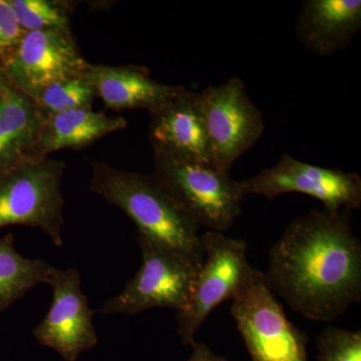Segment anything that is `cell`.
<instances>
[{
  "mask_svg": "<svg viewBox=\"0 0 361 361\" xmlns=\"http://www.w3.org/2000/svg\"><path fill=\"white\" fill-rule=\"evenodd\" d=\"M85 77L97 97L116 111L145 110L152 113L174 99L185 89L157 82L148 68L140 66H106L90 63Z\"/></svg>",
  "mask_w": 361,
  "mask_h": 361,
  "instance_id": "4fadbf2b",
  "label": "cell"
},
{
  "mask_svg": "<svg viewBox=\"0 0 361 361\" xmlns=\"http://www.w3.org/2000/svg\"><path fill=\"white\" fill-rule=\"evenodd\" d=\"M44 118L30 97L7 85L0 97V174L32 159Z\"/></svg>",
  "mask_w": 361,
  "mask_h": 361,
  "instance_id": "2e32d148",
  "label": "cell"
},
{
  "mask_svg": "<svg viewBox=\"0 0 361 361\" xmlns=\"http://www.w3.org/2000/svg\"><path fill=\"white\" fill-rule=\"evenodd\" d=\"M156 179L180 210L207 231L224 233L241 215V182L210 164L154 152Z\"/></svg>",
  "mask_w": 361,
  "mask_h": 361,
  "instance_id": "3957f363",
  "label": "cell"
},
{
  "mask_svg": "<svg viewBox=\"0 0 361 361\" xmlns=\"http://www.w3.org/2000/svg\"><path fill=\"white\" fill-rule=\"evenodd\" d=\"M89 61L71 30L26 32L2 63L7 82L28 97L63 80L85 77Z\"/></svg>",
  "mask_w": 361,
  "mask_h": 361,
  "instance_id": "30bf717a",
  "label": "cell"
},
{
  "mask_svg": "<svg viewBox=\"0 0 361 361\" xmlns=\"http://www.w3.org/2000/svg\"><path fill=\"white\" fill-rule=\"evenodd\" d=\"M8 85L6 75H4V68H2L1 61H0V97H1L2 92H4V89H6Z\"/></svg>",
  "mask_w": 361,
  "mask_h": 361,
  "instance_id": "603a6c76",
  "label": "cell"
},
{
  "mask_svg": "<svg viewBox=\"0 0 361 361\" xmlns=\"http://www.w3.org/2000/svg\"><path fill=\"white\" fill-rule=\"evenodd\" d=\"M128 127L122 116H111L92 109H77L47 116L32 159L49 158L61 149H84L106 135Z\"/></svg>",
  "mask_w": 361,
  "mask_h": 361,
  "instance_id": "9a60e30c",
  "label": "cell"
},
{
  "mask_svg": "<svg viewBox=\"0 0 361 361\" xmlns=\"http://www.w3.org/2000/svg\"><path fill=\"white\" fill-rule=\"evenodd\" d=\"M200 240L203 262L186 306L177 312V334L185 346L196 341L197 332L220 304L232 301L243 291L254 270L243 240L215 231L203 233Z\"/></svg>",
  "mask_w": 361,
  "mask_h": 361,
  "instance_id": "5b68a950",
  "label": "cell"
},
{
  "mask_svg": "<svg viewBox=\"0 0 361 361\" xmlns=\"http://www.w3.org/2000/svg\"><path fill=\"white\" fill-rule=\"evenodd\" d=\"M51 267L42 259L21 255L14 246L13 233L0 237V313L37 285L45 284Z\"/></svg>",
  "mask_w": 361,
  "mask_h": 361,
  "instance_id": "e0dca14e",
  "label": "cell"
},
{
  "mask_svg": "<svg viewBox=\"0 0 361 361\" xmlns=\"http://www.w3.org/2000/svg\"><path fill=\"white\" fill-rule=\"evenodd\" d=\"M198 101L213 165L229 173L233 164L262 137V113L247 94L243 80L237 77L198 92Z\"/></svg>",
  "mask_w": 361,
  "mask_h": 361,
  "instance_id": "ba28073f",
  "label": "cell"
},
{
  "mask_svg": "<svg viewBox=\"0 0 361 361\" xmlns=\"http://www.w3.org/2000/svg\"><path fill=\"white\" fill-rule=\"evenodd\" d=\"M135 239L141 249V267L120 294L103 304L99 314L134 316L154 308L180 312L189 300L202 262L144 237Z\"/></svg>",
  "mask_w": 361,
  "mask_h": 361,
  "instance_id": "8992f818",
  "label": "cell"
},
{
  "mask_svg": "<svg viewBox=\"0 0 361 361\" xmlns=\"http://www.w3.org/2000/svg\"><path fill=\"white\" fill-rule=\"evenodd\" d=\"M25 32L71 30L75 6L66 0H9Z\"/></svg>",
  "mask_w": 361,
  "mask_h": 361,
  "instance_id": "ac0fdd59",
  "label": "cell"
},
{
  "mask_svg": "<svg viewBox=\"0 0 361 361\" xmlns=\"http://www.w3.org/2000/svg\"><path fill=\"white\" fill-rule=\"evenodd\" d=\"M318 361H361V331L329 326L317 339Z\"/></svg>",
  "mask_w": 361,
  "mask_h": 361,
  "instance_id": "ffe728a7",
  "label": "cell"
},
{
  "mask_svg": "<svg viewBox=\"0 0 361 361\" xmlns=\"http://www.w3.org/2000/svg\"><path fill=\"white\" fill-rule=\"evenodd\" d=\"M96 99L94 87L85 77L56 82L32 97L45 116L77 109H92Z\"/></svg>",
  "mask_w": 361,
  "mask_h": 361,
  "instance_id": "d6986e66",
  "label": "cell"
},
{
  "mask_svg": "<svg viewBox=\"0 0 361 361\" xmlns=\"http://www.w3.org/2000/svg\"><path fill=\"white\" fill-rule=\"evenodd\" d=\"M90 191L122 210L137 236L203 262L199 226L178 207L153 173L149 175L92 163Z\"/></svg>",
  "mask_w": 361,
  "mask_h": 361,
  "instance_id": "7a4b0ae2",
  "label": "cell"
},
{
  "mask_svg": "<svg viewBox=\"0 0 361 361\" xmlns=\"http://www.w3.org/2000/svg\"><path fill=\"white\" fill-rule=\"evenodd\" d=\"M360 30V0H306L296 21L297 39L320 56L342 51Z\"/></svg>",
  "mask_w": 361,
  "mask_h": 361,
  "instance_id": "5bb4252c",
  "label": "cell"
},
{
  "mask_svg": "<svg viewBox=\"0 0 361 361\" xmlns=\"http://www.w3.org/2000/svg\"><path fill=\"white\" fill-rule=\"evenodd\" d=\"M244 195L273 201L281 195L300 193L322 203L329 212L357 210L361 206V178L357 173L311 165L282 154L272 167L240 180Z\"/></svg>",
  "mask_w": 361,
  "mask_h": 361,
  "instance_id": "9c48e42d",
  "label": "cell"
},
{
  "mask_svg": "<svg viewBox=\"0 0 361 361\" xmlns=\"http://www.w3.org/2000/svg\"><path fill=\"white\" fill-rule=\"evenodd\" d=\"M230 313L251 361H310V338L289 322L268 288L264 273L257 268L243 291L233 299Z\"/></svg>",
  "mask_w": 361,
  "mask_h": 361,
  "instance_id": "52a82bcc",
  "label": "cell"
},
{
  "mask_svg": "<svg viewBox=\"0 0 361 361\" xmlns=\"http://www.w3.org/2000/svg\"><path fill=\"white\" fill-rule=\"evenodd\" d=\"M264 278L275 296L314 322H334L360 302L361 243L350 211L314 209L292 221L270 248Z\"/></svg>",
  "mask_w": 361,
  "mask_h": 361,
  "instance_id": "6da1fadb",
  "label": "cell"
},
{
  "mask_svg": "<svg viewBox=\"0 0 361 361\" xmlns=\"http://www.w3.org/2000/svg\"><path fill=\"white\" fill-rule=\"evenodd\" d=\"M45 284L51 288V305L33 330V336L40 345L54 349L66 361H77L99 342L94 312L82 292L80 273L75 268L51 267Z\"/></svg>",
  "mask_w": 361,
  "mask_h": 361,
  "instance_id": "8fae6325",
  "label": "cell"
},
{
  "mask_svg": "<svg viewBox=\"0 0 361 361\" xmlns=\"http://www.w3.org/2000/svg\"><path fill=\"white\" fill-rule=\"evenodd\" d=\"M25 32L18 23L9 0H0V61L1 63L18 47Z\"/></svg>",
  "mask_w": 361,
  "mask_h": 361,
  "instance_id": "44dd1931",
  "label": "cell"
},
{
  "mask_svg": "<svg viewBox=\"0 0 361 361\" xmlns=\"http://www.w3.org/2000/svg\"><path fill=\"white\" fill-rule=\"evenodd\" d=\"M149 116V141L153 152L213 165L198 92L184 89Z\"/></svg>",
  "mask_w": 361,
  "mask_h": 361,
  "instance_id": "7c38bea8",
  "label": "cell"
},
{
  "mask_svg": "<svg viewBox=\"0 0 361 361\" xmlns=\"http://www.w3.org/2000/svg\"><path fill=\"white\" fill-rule=\"evenodd\" d=\"M191 346L193 353L187 361H229L227 358L214 353L211 348L203 342L195 341Z\"/></svg>",
  "mask_w": 361,
  "mask_h": 361,
  "instance_id": "7402d4cb",
  "label": "cell"
},
{
  "mask_svg": "<svg viewBox=\"0 0 361 361\" xmlns=\"http://www.w3.org/2000/svg\"><path fill=\"white\" fill-rule=\"evenodd\" d=\"M65 161L26 159L0 174V229L25 226L44 232L56 247L63 245Z\"/></svg>",
  "mask_w": 361,
  "mask_h": 361,
  "instance_id": "277c9868",
  "label": "cell"
}]
</instances>
